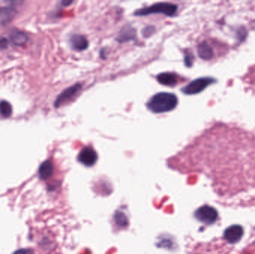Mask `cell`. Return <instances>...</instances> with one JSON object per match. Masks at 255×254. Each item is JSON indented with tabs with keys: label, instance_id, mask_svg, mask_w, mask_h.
Instances as JSON below:
<instances>
[{
	"label": "cell",
	"instance_id": "1",
	"mask_svg": "<svg viewBox=\"0 0 255 254\" xmlns=\"http://www.w3.org/2000/svg\"><path fill=\"white\" fill-rule=\"evenodd\" d=\"M178 97L169 93H159L150 99L147 103L149 110L154 113H166L178 105Z\"/></svg>",
	"mask_w": 255,
	"mask_h": 254
},
{
	"label": "cell",
	"instance_id": "2",
	"mask_svg": "<svg viewBox=\"0 0 255 254\" xmlns=\"http://www.w3.org/2000/svg\"><path fill=\"white\" fill-rule=\"evenodd\" d=\"M178 11V5L170 2H158L147 8L137 10L135 16H147L150 14H162L168 17H173Z\"/></svg>",
	"mask_w": 255,
	"mask_h": 254
},
{
	"label": "cell",
	"instance_id": "3",
	"mask_svg": "<svg viewBox=\"0 0 255 254\" xmlns=\"http://www.w3.org/2000/svg\"><path fill=\"white\" fill-rule=\"evenodd\" d=\"M214 79L211 78H200L191 81L187 86L182 88V92L187 95H194V94H200L202 91H204L205 88L213 84Z\"/></svg>",
	"mask_w": 255,
	"mask_h": 254
},
{
	"label": "cell",
	"instance_id": "4",
	"mask_svg": "<svg viewBox=\"0 0 255 254\" xmlns=\"http://www.w3.org/2000/svg\"><path fill=\"white\" fill-rule=\"evenodd\" d=\"M82 85L81 84H75L70 88H67L65 91H63L60 95L56 99L54 102V107L56 108L60 107V106L65 104L66 103L70 102V100H73L82 90Z\"/></svg>",
	"mask_w": 255,
	"mask_h": 254
},
{
	"label": "cell",
	"instance_id": "5",
	"mask_svg": "<svg viewBox=\"0 0 255 254\" xmlns=\"http://www.w3.org/2000/svg\"><path fill=\"white\" fill-rule=\"evenodd\" d=\"M197 219L206 224H212L218 218V212L216 209L207 205L202 206L196 212Z\"/></svg>",
	"mask_w": 255,
	"mask_h": 254
},
{
	"label": "cell",
	"instance_id": "6",
	"mask_svg": "<svg viewBox=\"0 0 255 254\" xmlns=\"http://www.w3.org/2000/svg\"><path fill=\"white\" fill-rule=\"evenodd\" d=\"M98 156L97 152L91 147H85L82 149L78 156V160L85 166H93L97 162Z\"/></svg>",
	"mask_w": 255,
	"mask_h": 254
},
{
	"label": "cell",
	"instance_id": "7",
	"mask_svg": "<svg viewBox=\"0 0 255 254\" xmlns=\"http://www.w3.org/2000/svg\"><path fill=\"white\" fill-rule=\"evenodd\" d=\"M243 228L240 225L231 226L225 230L224 237L229 243L234 244L238 242L243 236Z\"/></svg>",
	"mask_w": 255,
	"mask_h": 254
},
{
	"label": "cell",
	"instance_id": "8",
	"mask_svg": "<svg viewBox=\"0 0 255 254\" xmlns=\"http://www.w3.org/2000/svg\"><path fill=\"white\" fill-rule=\"evenodd\" d=\"M157 81L164 86L174 87L178 83V77L172 72H163L157 75Z\"/></svg>",
	"mask_w": 255,
	"mask_h": 254
},
{
	"label": "cell",
	"instance_id": "9",
	"mask_svg": "<svg viewBox=\"0 0 255 254\" xmlns=\"http://www.w3.org/2000/svg\"><path fill=\"white\" fill-rule=\"evenodd\" d=\"M70 44H71L72 48L77 51H83V50H87L89 46V43L87 38L79 35H75L71 37Z\"/></svg>",
	"mask_w": 255,
	"mask_h": 254
},
{
	"label": "cell",
	"instance_id": "10",
	"mask_svg": "<svg viewBox=\"0 0 255 254\" xmlns=\"http://www.w3.org/2000/svg\"><path fill=\"white\" fill-rule=\"evenodd\" d=\"M16 10L11 6H0V25L6 24L16 15Z\"/></svg>",
	"mask_w": 255,
	"mask_h": 254
},
{
	"label": "cell",
	"instance_id": "11",
	"mask_svg": "<svg viewBox=\"0 0 255 254\" xmlns=\"http://www.w3.org/2000/svg\"><path fill=\"white\" fill-rule=\"evenodd\" d=\"M135 37H136L135 29L132 26H126L123 29H121L120 33L118 35L116 40L119 43H125L131 41V40L135 39Z\"/></svg>",
	"mask_w": 255,
	"mask_h": 254
},
{
	"label": "cell",
	"instance_id": "12",
	"mask_svg": "<svg viewBox=\"0 0 255 254\" xmlns=\"http://www.w3.org/2000/svg\"><path fill=\"white\" fill-rule=\"evenodd\" d=\"M11 42L16 46H23L29 41V37L25 32L20 30L13 31L11 34Z\"/></svg>",
	"mask_w": 255,
	"mask_h": 254
},
{
	"label": "cell",
	"instance_id": "13",
	"mask_svg": "<svg viewBox=\"0 0 255 254\" xmlns=\"http://www.w3.org/2000/svg\"><path fill=\"white\" fill-rule=\"evenodd\" d=\"M40 178L42 180H46L50 178L53 173L52 162L50 160L45 161L41 164L39 168Z\"/></svg>",
	"mask_w": 255,
	"mask_h": 254
},
{
	"label": "cell",
	"instance_id": "14",
	"mask_svg": "<svg viewBox=\"0 0 255 254\" xmlns=\"http://www.w3.org/2000/svg\"><path fill=\"white\" fill-rule=\"evenodd\" d=\"M198 54L201 58L209 60L213 57V50L207 43H202L198 47Z\"/></svg>",
	"mask_w": 255,
	"mask_h": 254
},
{
	"label": "cell",
	"instance_id": "15",
	"mask_svg": "<svg viewBox=\"0 0 255 254\" xmlns=\"http://www.w3.org/2000/svg\"><path fill=\"white\" fill-rule=\"evenodd\" d=\"M12 113V107L10 103L6 101L0 102V115L4 118H8Z\"/></svg>",
	"mask_w": 255,
	"mask_h": 254
},
{
	"label": "cell",
	"instance_id": "16",
	"mask_svg": "<svg viewBox=\"0 0 255 254\" xmlns=\"http://www.w3.org/2000/svg\"><path fill=\"white\" fill-rule=\"evenodd\" d=\"M154 31H155V29L153 26H149L144 30V37H149L150 35H153V32Z\"/></svg>",
	"mask_w": 255,
	"mask_h": 254
},
{
	"label": "cell",
	"instance_id": "17",
	"mask_svg": "<svg viewBox=\"0 0 255 254\" xmlns=\"http://www.w3.org/2000/svg\"><path fill=\"white\" fill-rule=\"evenodd\" d=\"M14 254H34V253L29 249H20L16 251Z\"/></svg>",
	"mask_w": 255,
	"mask_h": 254
},
{
	"label": "cell",
	"instance_id": "18",
	"mask_svg": "<svg viewBox=\"0 0 255 254\" xmlns=\"http://www.w3.org/2000/svg\"><path fill=\"white\" fill-rule=\"evenodd\" d=\"M193 57H191L190 55H187L185 56V58H184V61H185V64L187 66H190L191 65H192V60Z\"/></svg>",
	"mask_w": 255,
	"mask_h": 254
},
{
	"label": "cell",
	"instance_id": "19",
	"mask_svg": "<svg viewBox=\"0 0 255 254\" xmlns=\"http://www.w3.org/2000/svg\"><path fill=\"white\" fill-rule=\"evenodd\" d=\"M7 45H8V41L5 39L0 40V48L5 49L6 48Z\"/></svg>",
	"mask_w": 255,
	"mask_h": 254
}]
</instances>
